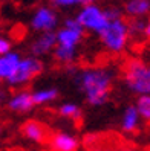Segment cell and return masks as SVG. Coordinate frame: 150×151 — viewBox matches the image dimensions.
I'll use <instances>...</instances> for the list:
<instances>
[{
    "mask_svg": "<svg viewBox=\"0 0 150 151\" xmlns=\"http://www.w3.org/2000/svg\"><path fill=\"white\" fill-rule=\"evenodd\" d=\"M122 76L127 88L139 95H150V66L143 60L130 58L122 66Z\"/></svg>",
    "mask_w": 150,
    "mask_h": 151,
    "instance_id": "7a4b0ae2",
    "label": "cell"
},
{
    "mask_svg": "<svg viewBox=\"0 0 150 151\" xmlns=\"http://www.w3.org/2000/svg\"><path fill=\"white\" fill-rule=\"evenodd\" d=\"M136 109L144 121L150 122V95H139L136 96Z\"/></svg>",
    "mask_w": 150,
    "mask_h": 151,
    "instance_id": "ffe728a7",
    "label": "cell"
},
{
    "mask_svg": "<svg viewBox=\"0 0 150 151\" xmlns=\"http://www.w3.org/2000/svg\"><path fill=\"white\" fill-rule=\"evenodd\" d=\"M60 92L57 87H46V88H40V90L32 92V99L35 105H45L51 104L58 99Z\"/></svg>",
    "mask_w": 150,
    "mask_h": 151,
    "instance_id": "9a60e30c",
    "label": "cell"
},
{
    "mask_svg": "<svg viewBox=\"0 0 150 151\" xmlns=\"http://www.w3.org/2000/svg\"><path fill=\"white\" fill-rule=\"evenodd\" d=\"M60 17L54 6H38L34 11L29 26L35 32H54L58 29Z\"/></svg>",
    "mask_w": 150,
    "mask_h": 151,
    "instance_id": "8992f818",
    "label": "cell"
},
{
    "mask_svg": "<svg viewBox=\"0 0 150 151\" xmlns=\"http://www.w3.org/2000/svg\"><path fill=\"white\" fill-rule=\"evenodd\" d=\"M75 17L83 26L84 32H92L95 35H100L109 23V19L104 12V8L98 6L96 3H89V5L78 8Z\"/></svg>",
    "mask_w": 150,
    "mask_h": 151,
    "instance_id": "277c9868",
    "label": "cell"
},
{
    "mask_svg": "<svg viewBox=\"0 0 150 151\" xmlns=\"http://www.w3.org/2000/svg\"><path fill=\"white\" fill-rule=\"evenodd\" d=\"M63 26H66V28H70V29H77V31H84L83 26L80 24V22L77 20L75 15L64 17V19H63Z\"/></svg>",
    "mask_w": 150,
    "mask_h": 151,
    "instance_id": "7402d4cb",
    "label": "cell"
},
{
    "mask_svg": "<svg viewBox=\"0 0 150 151\" xmlns=\"http://www.w3.org/2000/svg\"><path fill=\"white\" fill-rule=\"evenodd\" d=\"M98 38L106 50L110 54H121L126 50L129 40H130V32H129V24L126 19L120 20H112L107 23L104 31L98 35Z\"/></svg>",
    "mask_w": 150,
    "mask_h": 151,
    "instance_id": "3957f363",
    "label": "cell"
},
{
    "mask_svg": "<svg viewBox=\"0 0 150 151\" xmlns=\"http://www.w3.org/2000/svg\"><path fill=\"white\" fill-rule=\"evenodd\" d=\"M43 70H45V63H43L41 58L34 57V55L23 57L19 67L15 70V73L8 79L6 83L12 87L26 86V84H29L32 79L37 78L38 75H41Z\"/></svg>",
    "mask_w": 150,
    "mask_h": 151,
    "instance_id": "5b68a950",
    "label": "cell"
},
{
    "mask_svg": "<svg viewBox=\"0 0 150 151\" xmlns=\"http://www.w3.org/2000/svg\"><path fill=\"white\" fill-rule=\"evenodd\" d=\"M55 9H72V8H81L84 5L95 3L96 0H49Z\"/></svg>",
    "mask_w": 150,
    "mask_h": 151,
    "instance_id": "ac0fdd59",
    "label": "cell"
},
{
    "mask_svg": "<svg viewBox=\"0 0 150 151\" xmlns=\"http://www.w3.org/2000/svg\"><path fill=\"white\" fill-rule=\"evenodd\" d=\"M141 114L136 109V105H127L121 118V130L126 133H133L138 130L141 122Z\"/></svg>",
    "mask_w": 150,
    "mask_h": 151,
    "instance_id": "5bb4252c",
    "label": "cell"
},
{
    "mask_svg": "<svg viewBox=\"0 0 150 151\" xmlns=\"http://www.w3.org/2000/svg\"><path fill=\"white\" fill-rule=\"evenodd\" d=\"M55 34H57V46L69 47V49H78L86 35L84 31L70 29V28H66V26L58 28Z\"/></svg>",
    "mask_w": 150,
    "mask_h": 151,
    "instance_id": "ba28073f",
    "label": "cell"
},
{
    "mask_svg": "<svg viewBox=\"0 0 150 151\" xmlns=\"http://www.w3.org/2000/svg\"><path fill=\"white\" fill-rule=\"evenodd\" d=\"M129 24V32H130V38H139L144 37L146 32V19H129L127 20Z\"/></svg>",
    "mask_w": 150,
    "mask_h": 151,
    "instance_id": "d6986e66",
    "label": "cell"
},
{
    "mask_svg": "<svg viewBox=\"0 0 150 151\" xmlns=\"http://www.w3.org/2000/svg\"><path fill=\"white\" fill-rule=\"evenodd\" d=\"M52 151H77L80 147L78 139L69 133H55L49 140Z\"/></svg>",
    "mask_w": 150,
    "mask_h": 151,
    "instance_id": "8fae6325",
    "label": "cell"
},
{
    "mask_svg": "<svg viewBox=\"0 0 150 151\" xmlns=\"http://www.w3.org/2000/svg\"><path fill=\"white\" fill-rule=\"evenodd\" d=\"M91 151H104V150H91Z\"/></svg>",
    "mask_w": 150,
    "mask_h": 151,
    "instance_id": "484cf974",
    "label": "cell"
},
{
    "mask_svg": "<svg viewBox=\"0 0 150 151\" xmlns=\"http://www.w3.org/2000/svg\"><path fill=\"white\" fill-rule=\"evenodd\" d=\"M12 49V43L8 40L6 37H3V35H0V55H6L9 54Z\"/></svg>",
    "mask_w": 150,
    "mask_h": 151,
    "instance_id": "603a6c76",
    "label": "cell"
},
{
    "mask_svg": "<svg viewBox=\"0 0 150 151\" xmlns=\"http://www.w3.org/2000/svg\"><path fill=\"white\" fill-rule=\"evenodd\" d=\"M57 47V34L54 32H41L38 34V37L32 40L29 44V52L34 57H46L51 55L54 49Z\"/></svg>",
    "mask_w": 150,
    "mask_h": 151,
    "instance_id": "52a82bcc",
    "label": "cell"
},
{
    "mask_svg": "<svg viewBox=\"0 0 150 151\" xmlns=\"http://www.w3.org/2000/svg\"><path fill=\"white\" fill-rule=\"evenodd\" d=\"M0 133H2V128H0Z\"/></svg>",
    "mask_w": 150,
    "mask_h": 151,
    "instance_id": "4316f807",
    "label": "cell"
},
{
    "mask_svg": "<svg viewBox=\"0 0 150 151\" xmlns=\"http://www.w3.org/2000/svg\"><path fill=\"white\" fill-rule=\"evenodd\" d=\"M52 57L58 64L63 66H72L78 57V49H69V47H61L57 46L52 52Z\"/></svg>",
    "mask_w": 150,
    "mask_h": 151,
    "instance_id": "2e32d148",
    "label": "cell"
},
{
    "mask_svg": "<svg viewBox=\"0 0 150 151\" xmlns=\"http://www.w3.org/2000/svg\"><path fill=\"white\" fill-rule=\"evenodd\" d=\"M122 11L129 19H147L150 15V0H124Z\"/></svg>",
    "mask_w": 150,
    "mask_h": 151,
    "instance_id": "30bf717a",
    "label": "cell"
},
{
    "mask_svg": "<svg viewBox=\"0 0 150 151\" xmlns=\"http://www.w3.org/2000/svg\"><path fill=\"white\" fill-rule=\"evenodd\" d=\"M58 114L63 118H67V119L78 121L81 118V109L75 102H63L58 107Z\"/></svg>",
    "mask_w": 150,
    "mask_h": 151,
    "instance_id": "e0dca14e",
    "label": "cell"
},
{
    "mask_svg": "<svg viewBox=\"0 0 150 151\" xmlns=\"http://www.w3.org/2000/svg\"><path fill=\"white\" fill-rule=\"evenodd\" d=\"M8 109L14 113H28L34 109V99H32V92L28 90H19L15 92L6 102Z\"/></svg>",
    "mask_w": 150,
    "mask_h": 151,
    "instance_id": "9c48e42d",
    "label": "cell"
},
{
    "mask_svg": "<svg viewBox=\"0 0 150 151\" xmlns=\"http://www.w3.org/2000/svg\"><path fill=\"white\" fill-rule=\"evenodd\" d=\"M20 61H22L20 54L12 50L6 55H0V81H8L15 73Z\"/></svg>",
    "mask_w": 150,
    "mask_h": 151,
    "instance_id": "7c38bea8",
    "label": "cell"
},
{
    "mask_svg": "<svg viewBox=\"0 0 150 151\" xmlns=\"http://www.w3.org/2000/svg\"><path fill=\"white\" fill-rule=\"evenodd\" d=\"M120 151H133V150H130V148H122V150H120Z\"/></svg>",
    "mask_w": 150,
    "mask_h": 151,
    "instance_id": "d4e9b609",
    "label": "cell"
},
{
    "mask_svg": "<svg viewBox=\"0 0 150 151\" xmlns=\"http://www.w3.org/2000/svg\"><path fill=\"white\" fill-rule=\"evenodd\" d=\"M104 12L107 15L109 22L112 20H120V19H124V11H122V6H117V5H110L107 8H104Z\"/></svg>",
    "mask_w": 150,
    "mask_h": 151,
    "instance_id": "44dd1931",
    "label": "cell"
},
{
    "mask_svg": "<svg viewBox=\"0 0 150 151\" xmlns=\"http://www.w3.org/2000/svg\"><path fill=\"white\" fill-rule=\"evenodd\" d=\"M144 38L150 40V15L146 19V32H144Z\"/></svg>",
    "mask_w": 150,
    "mask_h": 151,
    "instance_id": "cb8c5ba5",
    "label": "cell"
},
{
    "mask_svg": "<svg viewBox=\"0 0 150 151\" xmlns=\"http://www.w3.org/2000/svg\"><path fill=\"white\" fill-rule=\"evenodd\" d=\"M22 133L26 139L37 144H43L48 139V130L38 121H26L22 125Z\"/></svg>",
    "mask_w": 150,
    "mask_h": 151,
    "instance_id": "4fadbf2b",
    "label": "cell"
},
{
    "mask_svg": "<svg viewBox=\"0 0 150 151\" xmlns=\"http://www.w3.org/2000/svg\"><path fill=\"white\" fill-rule=\"evenodd\" d=\"M115 73L109 67H87L80 69L72 75L74 84L80 90L86 102L92 107H100L106 104L112 92Z\"/></svg>",
    "mask_w": 150,
    "mask_h": 151,
    "instance_id": "6da1fadb",
    "label": "cell"
}]
</instances>
